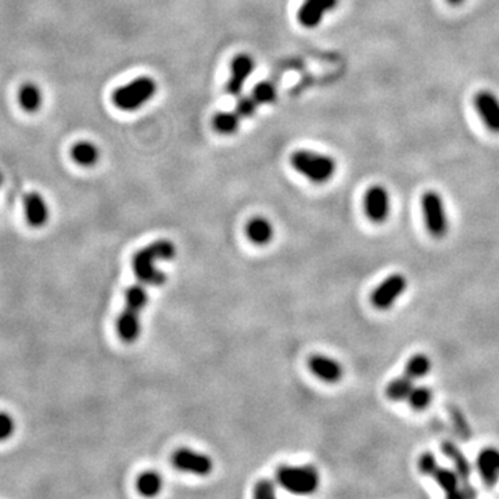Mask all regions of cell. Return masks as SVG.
<instances>
[{
	"instance_id": "ac0fdd59",
	"label": "cell",
	"mask_w": 499,
	"mask_h": 499,
	"mask_svg": "<svg viewBox=\"0 0 499 499\" xmlns=\"http://www.w3.org/2000/svg\"><path fill=\"white\" fill-rule=\"evenodd\" d=\"M246 233H247V237L254 244L265 246L273 237V228L266 218L256 217L248 221L246 226Z\"/></svg>"
},
{
	"instance_id": "7a4b0ae2",
	"label": "cell",
	"mask_w": 499,
	"mask_h": 499,
	"mask_svg": "<svg viewBox=\"0 0 499 499\" xmlns=\"http://www.w3.org/2000/svg\"><path fill=\"white\" fill-rule=\"evenodd\" d=\"M149 294L144 285H133L125 293V308L117 322V332L120 338L132 344L140 335V314L147 305Z\"/></svg>"
},
{
	"instance_id": "f1b7e54d",
	"label": "cell",
	"mask_w": 499,
	"mask_h": 499,
	"mask_svg": "<svg viewBox=\"0 0 499 499\" xmlns=\"http://www.w3.org/2000/svg\"><path fill=\"white\" fill-rule=\"evenodd\" d=\"M276 495L275 484L269 480H261L254 487V497L256 498L266 499L273 498Z\"/></svg>"
},
{
	"instance_id": "d4e9b609",
	"label": "cell",
	"mask_w": 499,
	"mask_h": 499,
	"mask_svg": "<svg viewBox=\"0 0 499 499\" xmlns=\"http://www.w3.org/2000/svg\"><path fill=\"white\" fill-rule=\"evenodd\" d=\"M240 115L237 113H219L214 117V128L219 133L232 134L239 130Z\"/></svg>"
},
{
	"instance_id": "3957f363",
	"label": "cell",
	"mask_w": 499,
	"mask_h": 499,
	"mask_svg": "<svg viewBox=\"0 0 499 499\" xmlns=\"http://www.w3.org/2000/svg\"><path fill=\"white\" fill-rule=\"evenodd\" d=\"M157 93V84L150 76H139L132 82L118 88L114 95V104L127 113H132L142 108Z\"/></svg>"
},
{
	"instance_id": "5b68a950",
	"label": "cell",
	"mask_w": 499,
	"mask_h": 499,
	"mask_svg": "<svg viewBox=\"0 0 499 499\" xmlns=\"http://www.w3.org/2000/svg\"><path fill=\"white\" fill-rule=\"evenodd\" d=\"M276 480L296 495H311L319 487V473L314 466H282L276 471Z\"/></svg>"
},
{
	"instance_id": "52a82bcc",
	"label": "cell",
	"mask_w": 499,
	"mask_h": 499,
	"mask_svg": "<svg viewBox=\"0 0 499 499\" xmlns=\"http://www.w3.org/2000/svg\"><path fill=\"white\" fill-rule=\"evenodd\" d=\"M422 210L426 222V228L434 239H442L449 229V221L447 208L442 197L434 192H426L422 197Z\"/></svg>"
},
{
	"instance_id": "7402d4cb",
	"label": "cell",
	"mask_w": 499,
	"mask_h": 499,
	"mask_svg": "<svg viewBox=\"0 0 499 499\" xmlns=\"http://www.w3.org/2000/svg\"><path fill=\"white\" fill-rule=\"evenodd\" d=\"M413 387H415V382L412 379H409L408 376L402 374L387 384L386 396H387V398L390 401H394V402L406 401Z\"/></svg>"
},
{
	"instance_id": "7c38bea8",
	"label": "cell",
	"mask_w": 499,
	"mask_h": 499,
	"mask_svg": "<svg viewBox=\"0 0 499 499\" xmlns=\"http://www.w3.org/2000/svg\"><path fill=\"white\" fill-rule=\"evenodd\" d=\"M474 105L486 127L493 132L499 133L498 96L490 91H481L474 96Z\"/></svg>"
},
{
	"instance_id": "cb8c5ba5",
	"label": "cell",
	"mask_w": 499,
	"mask_h": 499,
	"mask_svg": "<svg viewBox=\"0 0 499 499\" xmlns=\"http://www.w3.org/2000/svg\"><path fill=\"white\" fill-rule=\"evenodd\" d=\"M406 401L415 411H425L432 403V391L426 386H415Z\"/></svg>"
},
{
	"instance_id": "ba28073f",
	"label": "cell",
	"mask_w": 499,
	"mask_h": 499,
	"mask_svg": "<svg viewBox=\"0 0 499 499\" xmlns=\"http://www.w3.org/2000/svg\"><path fill=\"white\" fill-rule=\"evenodd\" d=\"M408 286L406 277L401 273H394L389 276L386 280H383L377 289L372 293L370 301L376 309L386 311L391 308L396 301L405 293Z\"/></svg>"
},
{
	"instance_id": "2e32d148",
	"label": "cell",
	"mask_w": 499,
	"mask_h": 499,
	"mask_svg": "<svg viewBox=\"0 0 499 499\" xmlns=\"http://www.w3.org/2000/svg\"><path fill=\"white\" fill-rule=\"evenodd\" d=\"M24 210L27 221L33 228H42L47 224L50 210L46 200L39 193L33 192L24 197Z\"/></svg>"
},
{
	"instance_id": "d6986e66",
	"label": "cell",
	"mask_w": 499,
	"mask_h": 499,
	"mask_svg": "<svg viewBox=\"0 0 499 499\" xmlns=\"http://www.w3.org/2000/svg\"><path fill=\"white\" fill-rule=\"evenodd\" d=\"M71 156L76 164L92 166H95L99 160V149L92 142H78L72 147Z\"/></svg>"
},
{
	"instance_id": "484cf974",
	"label": "cell",
	"mask_w": 499,
	"mask_h": 499,
	"mask_svg": "<svg viewBox=\"0 0 499 499\" xmlns=\"http://www.w3.org/2000/svg\"><path fill=\"white\" fill-rule=\"evenodd\" d=\"M277 96L276 88L270 82H261L253 91V99L260 104H270Z\"/></svg>"
},
{
	"instance_id": "8992f818",
	"label": "cell",
	"mask_w": 499,
	"mask_h": 499,
	"mask_svg": "<svg viewBox=\"0 0 499 499\" xmlns=\"http://www.w3.org/2000/svg\"><path fill=\"white\" fill-rule=\"evenodd\" d=\"M418 467L425 476L430 477L437 483V486L448 498L466 497L465 491L461 487V478L458 477L455 470L442 467L430 452H425L423 455H420Z\"/></svg>"
},
{
	"instance_id": "9a60e30c",
	"label": "cell",
	"mask_w": 499,
	"mask_h": 499,
	"mask_svg": "<svg viewBox=\"0 0 499 499\" xmlns=\"http://www.w3.org/2000/svg\"><path fill=\"white\" fill-rule=\"evenodd\" d=\"M309 370L321 380L326 383H337L343 377V367L329 357L315 354L308 360Z\"/></svg>"
},
{
	"instance_id": "6da1fadb",
	"label": "cell",
	"mask_w": 499,
	"mask_h": 499,
	"mask_svg": "<svg viewBox=\"0 0 499 499\" xmlns=\"http://www.w3.org/2000/svg\"><path fill=\"white\" fill-rule=\"evenodd\" d=\"M176 248L169 240H157L134 254L132 268L136 277L144 286H161L166 280V273L157 268L159 261L172 260Z\"/></svg>"
},
{
	"instance_id": "44dd1931",
	"label": "cell",
	"mask_w": 499,
	"mask_h": 499,
	"mask_svg": "<svg viewBox=\"0 0 499 499\" xmlns=\"http://www.w3.org/2000/svg\"><path fill=\"white\" fill-rule=\"evenodd\" d=\"M432 370V361L426 354H416L408 360L403 374L412 379L413 382L423 379Z\"/></svg>"
},
{
	"instance_id": "4fadbf2b",
	"label": "cell",
	"mask_w": 499,
	"mask_h": 499,
	"mask_svg": "<svg viewBox=\"0 0 499 499\" xmlns=\"http://www.w3.org/2000/svg\"><path fill=\"white\" fill-rule=\"evenodd\" d=\"M477 471L486 484L493 488L499 483V449L495 447L484 448L477 457Z\"/></svg>"
},
{
	"instance_id": "9c48e42d",
	"label": "cell",
	"mask_w": 499,
	"mask_h": 499,
	"mask_svg": "<svg viewBox=\"0 0 499 499\" xmlns=\"http://www.w3.org/2000/svg\"><path fill=\"white\" fill-rule=\"evenodd\" d=\"M172 465L180 471L196 476H207L212 471V461L205 454H200L189 448H180L172 455Z\"/></svg>"
},
{
	"instance_id": "603a6c76",
	"label": "cell",
	"mask_w": 499,
	"mask_h": 499,
	"mask_svg": "<svg viewBox=\"0 0 499 499\" xmlns=\"http://www.w3.org/2000/svg\"><path fill=\"white\" fill-rule=\"evenodd\" d=\"M18 101L27 113H36L42 105V92L35 84H25L20 88Z\"/></svg>"
},
{
	"instance_id": "ffe728a7",
	"label": "cell",
	"mask_w": 499,
	"mask_h": 499,
	"mask_svg": "<svg viewBox=\"0 0 499 499\" xmlns=\"http://www.w3.org/2000/svg\"><path fill=\"white\" fill-rule=\"evenodd\" d=\"M136 487L143 497H156L163 488V478L156 471H144L139 476Z\"/></svg>"
},
{
	"instance_id": "30bf717a",
	"label": "cell",
	"mask_w": 499,
	"mask_h": 499,
	"mask_svg": "<svg viewBox=\"0 0 499 499\" xmlns=\"http://www.w3.org/2000/svg\"><path fill=\"white\" fill-rule=\"evenodd\" d=\"M364 205L367 218L374 224H383L390 217V195L383 186L374 185L369 188L365 193Z\"/></svg>"
},
{
	"instance_id": "83f0119b",
	"label": "cell",
	"mask_w": 499,
	"mask_h": 499,
	"mask_svg": "<svg viewBox=\"0 0 499 499\" xmlns=\"http://www.w3.org/2000/svg\"><path fill=\"white\" fill-rule=\"evenodd\" d=\"M257 107H258V103L253 99V96H251V98H244V99H240V101L237 103V110H236V113H237L240 117L248 118V117H251V115L256 114Z\"/></svg>"
},
{
	"instance_id": "4316f807",
	"label": "cell",
	"mask_w": 499,
	"mask_h": 499,
	"mask_svg": "<svg viewBox=\"0 0 499 499\" xmlns=\"http://www.w3.org/2000/svg\"><path fill=\"white\" fill-rule=\"evenodd\" d=\"M16 432V422L11 415L0 412V441H6Z\"/></svg>"
},
{
	"instance_id": "f546056e",
	"label": "cell",
	"mask_w": 499,
	"mask_h": 499,
	"mask_svg": "<svg viewBox=\"0 0 499 499\" xmlns=\"http://www.w3.org/2000/svg\"><path fill=\"white\" fill-rule=\"evenodd\" d=\"M449 3H452V4H461L464 0H448Z\"/></svg>"
},
{
	"instance_id": "277c9868",
	"label": "cell",
	"mask_w": 499,
	"mask_h": 499,
	"mask_svg": "<svg viewBox=\"0 0 499 499\" xmlns=\"http://www.w3.org/2000/svg\"><path fill=\"white\" fill-rule=\"evenodd\" d=\"M292 166L314 183L329 182L335 172V161L332 157L308 150H299L293 153Z\"/></svg>"
},
{
	"instance_id": "5bb4252c",
	"label": "cell",
	"mask_w": 499,
	"mask_h": 499,
	"mask_svg": "<svg viewBox=\"0 0 499 499\" xmlns=\"http://www.w3.org/2000/svg\"><path fill=\"white\" fill-rule=\"evenodd\" d=\"M256 68L254 60L248 55H239L231 66V79L228 82V92L232 96H239Z\"/></svg>"
},
{
	"instance_id": "8fae6325",
	"label": "cell",
	"mask_w": 499,
	"mask_h": 499,
	"mask_svg": "<svg viewBox=\"0 0 499 499\" xmlns=\"http://www.w3.org/2000/svg\"><path fill=\"white\" fill-rule=\"evenodd\" d=\"M337 4L338 0H305L299 10V24L305 28H316Z\"/></svg>"
},
{
	"instance_id": "e0dca14e",
	"label": "cell",
	"mask_w": 499,
	"mask_h": 499,
	"mask_svg": "<svg viewBox=\"0 0 499 499\" xmlns=\"http://www.w3.org/2000/svg\"><path fill=\"white\" fill-rule=\"evenodd\" d=\"M441 449L444 452V455L451 461V464L455 469V473L458 474V477L461 478V481H464V484L467 486L469 490L473 491L471 486H470V477H471V465L469 462V459L466 458L465 454L461 451V448H458L455 444L445 441L441 445Z\"/></svg>"
}]
</instances>
